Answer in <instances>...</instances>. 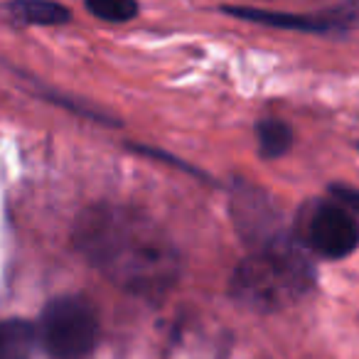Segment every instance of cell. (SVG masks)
Returning <instances> with one entry per match:
<instances>
[{"label": "cell", "instance_id": "4", "mask_svg": "<svg viewBox=\"0 0 359 359\" xmlns=\"http://www.w3.org/2000/svg\"><path fill=\"white\" fill-rule=\"evenodd\" d=\"M308 244L325 259H344L359 246V224L344 205L320 202L308 217Z\"/></svg>", "mask_w": 359, "mask_h": 359}, {"label": "cell", "instance_id": "8", "mask_svg": "<svg viewBox=\"0 0 359 359\" xmlns=\"http://www.w3.org/2000/svg\"><path fill=\"white\" fill-rule=\"evenodd\" d=\"M86 11L91 15H96L99 20L106 22H126L138 13V6L135 3H128V0H96V3H89Z\"/></svg>", "mask_w": 359, "mask_h": 359}, {"label": "cell", "instance_id": "3", "mask_svg": "<svg viewBox=\"0 0 359 359\" xmlns=\"http://www.w3.org/2000/svg\"><path fill=\"white\" fill-rule=\"evenodd\" d=\"M99 320L96 310L79 295H62L42 313L40 339L57 359H79L96 344Z\"/></svg>", "mask_w": 359, "mask_h": 359}, {"label": "cell", "instance_id": "6", "mask_svg": "<svg viewBox=\"0 0 359 359\" xmlns=\"http://www.w3.org/2000/svg\"><path fill=\"white\" fill-rule=\"evenodd\" d=\"M293 145V130L280 118H266L259 123V148L266 158H278Z\"/></svg>", "mask_w": 359, "mask_h": 359}, {"label": "cell", "instance_id": "5", "mask_svg": "<svg viewBox=\"0 0 359 359\" xmlns=\"http://www.w3.org/2000/svg\"><path fill=\"white\" fill-rule=\"evenodd\" d=\"M37 332L25 320L0 323V359H32Z\"/></svg>", "mask_w": 359, "mask_h": 359}, {"label": "cell", "instance_id": "9", "mask_svg": "<svg viewBox=\"0 0 359 359\" xmlns=\"http://www.w3.org/2000/svg\"><path fill=\"white\" fill-rule=\"evenodd\" d=\"M334 195H337L339 205H347L349 212H359V192L347 190V187H334Z\"/></svg>", "mask_w": 359, "mask_h": 359}, {"label": "cell", "instance_id": "7", "mask_svg": "<svg viewBox=\"0 0 359 359\" xmlns=\"http://www.w3.org/2000/svg\"><path fill=\"white\" fill-rule=\"evenodd\" d=\"M11 11L20 22L30 25H60L69 20V11L57 3H15Z\"/></svg>", "mask_w": 359, "mask_h": 359}, {"label": "cell", "instance_id": "2", "mask_svg": "<svg viewBox=\"0 0 359 359\" xmlns=\"http://www.w3.org/2000/svg\"><path fill=\"white\" fill-rule=\"evenodd\" d=\"M313 288V269L298 249L271 241L239 264L231 278L236 300L254 310H280Z\"/></svg>", "mask_w": 359, "mask_h": 359}, {"label": "cell", "instance_id": "1", "mask_svg": "<svg viewBox=\"0 0 359 359\" xmlns=\"http://www.w3.org/2000/svg\"><path fill=\"white\" fill-rule=\"evenodd\" d=\"M74 241L89 264L133 293H163L177 278L180 259L172 241L143 212L94 207L79 217Z\"/></svg>", "mask_w": 359, "mask_h": 359}]
</instances>
